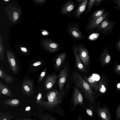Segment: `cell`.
I'll list each match as a JSON object with an SVG mask.
<instances>
[{
  "instance_id": "cell-1",
  "label": "cell",
  "mask_w": 120,
  "mask_h": 120,
  "mask_svg": "<svg viewBox=\"0 0 120 120\" xmlns=\"http://www.w3.org/2000/svg\"><path fill=\"white\" fill-rule=\"evenodd\" d=\"M65 93L64 91L56 90H50L47 92L45 97L42 99L38 105L47 109L54 108L61 102Z\"/></svg>"
},
{
  "instance_id": "cell-2",
  "label": "cell",
  "mask_w": 120,
  "mask_h": 120,
  "mask_svg": "<svg viewBox=\"0 0 120 120\" xmlns=\"http://www.w3.org/2000/svg\"><path fill=\"white\" fill-rule=\"evenodd\" d=\"M73 78L76 86L80 88L86 97L89 100L93 101L94 93L89 84L77 72L74 73Z\"/></svg>"
},
{
  "instance_id": "cell-3",
  "label": "cell",
  "mask_w": 120,
  "mask_h": 120,
  "mask_svg": "<svg viewBox=\"0 0 120 120\" xmlns=\"http://www.w3.org/2000/svg\"><path fill=\"white\" fill-rule=\"evenodd\" d=\"M115 24V21L110 20L108 18H107L95 28V30L100 33L107 36L112 32Z\"/></svg>"
},
{
  "instance_id": "cell-4",
  "label": "cell",
  "mask_w": 120,
  "mask_h": 120,
  "mask_svg": "<svg viewBox=\"0 0 120 120\" xmlns=\"http://www.w3.org/2000/svg\"><path fill=\"white\" fill-rule=\"evenodd\" d=\"M79 24L78 22L72 23L69 24L67 27L68 34L75 40H82L84 38L82 33L79 30Z\"/></svg>"
},
{
  "instance_id": "cell-5",
  "label": "cell",
  "mask_w": 120,
  "mask_h": 120,
  "mask_svg": "<svg viewBox=\"0 0 120 120\" xmlns=\"http://www.w3.org/2000/svg\"><path fill=\"white\" fill-rule=\"evenodd\" d=\"M78 47V54L80 60L84 66H88L90 63V57L88 51L86 47L80 44Z\"/></svg>"
},
{
  "instance_id": "cell-6",
  "label": "cell",
  "mask_w": 120,
  "mask_h": 120,
  "mask_svg": "<svg viewBox=\"0 0 120 120\" xmlns=\"http://www.w3.org/2000/svg\"><path fill=\"white\" fill-rule=\"evenodd\" d=\"M110 16V13L107 11L99 17L91 20L86 28V31L89 32L96 28L103 21L109 18Z\"/></svg>"
},
{
  "instance_id": "cell-7",
  "label": "cell",
  "mask_w": 120,
  "mask_h": 120,
  "mask_svg": "<svg viewBox=\"0 0 120 120\" xmlns=\"http://www.w3.org/2000/svg\"><path fill=\"white\" fill-rule=\"evenodd\" d=\"M22 88L23 94L30 97L33 93V83L29 79H25L22 83Z\"/></svg>"
},
{
  "instance_id": "cell-8",
  "label": "cell",
  "mask_w": 120,
  "mask_h": 120,
  "mask_svg": "<svg viewBox=\"0 0 120 120\" xmlns=\"http://www.w3.org/2000/svg\"><path fill=\"white\" fill-rule=\"evenodd\" d=\"M68 72V68L66 66H65L60 72L58 84L59 90L60 91H63L64 86L66 81Z\"/></svg>"
},
{
  "instance_id": "cell-9",
  "label": "cell",
  "mask_w": 120,
  "mask_h": 120,
  "mask_svg": "<svg viewBox=\"0 0 120 120\" xmlns=\"http://www.w3.org/2000/svg\"><path fill=\"white\" fill-rule=\"evenodd\" d=\"M75 7V4L73 0H68L61 7V13L63 15H67L71 13Z\"/></svg>"
},
{
  "instance_id": "cell-10",
  "label": "cell",
  "mask_w": 120,
  "mask_h": 120,
  "mask_svg": "<svg viewBox=\"0 0 120 120\" xmlns=\"http://www.w3.org/2000/svg\"><path fill=\"white\" fill-rule=\"evenodd\" d=\"M7 57L12 71L15 73H16L18 71V68L14 54L11 52L7 51Z\"/></svg>"
},
{
  "instance_id": "cell-11",
  "label": "cell",
  "mask_w": 120,
  "mask_h": 120,
  "mask_svg": "<svg viewBox=\"0 0 120 120\" xmlns=\"http://www.w3.org/2000/svg\"><path fill=\"white\" fill-rule=\"evenodd\" d=\"M73 101L74 104L75 106L78 104L82 105L83 103V99L82 95L76 85L74 89Z\"/></svg>"
},
{
  "instance_id": "cell-12",
  "label": "cell",
  "mask_w": 120,
  "mask_h": 120,
  "mask_svg": "<svg viewBox=\"0 0 120 120\" xmlns=\"http://www.w3.org/2000/svg\"><path fill=\"white\" fill-rule=\"evenodd\" d=\"M57 76L52 74L48 76L46 79L44 84V88L46 90L51 89L56 81Z\"/></svg>"
},
{
  "instance_id": "cell-13",
  "label": "cell",
  "mask_w": 120,
  "mask_h": 120,
  "mask_svg": "<svg viewBox=\"0 0 120 120\" xmlns=\"http://www.w3.org/2000/svg\"><path fill=\"white\" fill-rule=\"evenodd\" d=\"M73 50L75 59L76 65L77 68L82 72H86V68L80 61L79 56L78 46H74Z\"/></svg>"
},
{
  "instance_id": "cell-14",
  "label": "cell",
  "mask_w": 120,
  "mask_h": 120,
  "mask_svg": "<svg viewBox=\"0 0 120 120\" xmlns=\"http://www.w3.org/2000/svg\"><path fill=\"white\" fill-rule=\"evenodd\" d=\"M98 115L102 120H111L110 113L106 107L98 109Z\"/></svg>"
},
{
  "instance_id": "cell-15",
  "label": "cell",
  "mask_w": 120,
  "mask_h": 120,
  "mask_svg": "<svg viewBox=\"0 0 120 120\" xmlns=\"http://www.w3.org/2000/svg\"><path fill=\"white\" fill-rule=\"evenodd\" d=\"M88 1V0H83L78 8L75 13V16L77 19L80 18L84 12Z\"/></svg>"
},
{
  "instance_id": "cell-16",
  "label": "cell",
  "mask_w": 120,
  "mask_h": 120,
  "mask_svg": "<svg viewBox=\"0 0 120 120\" xmlns=\"http://www.w3.org/2000/svg\"><path fill=\"white\" fill-rule=\"evenodd\" d=\"M0 95L2 94L9 97H12L13 94L10 89L7 86L0 82Z\"/></svg>"
},
{
  "instance_id": "cell-17",
  "label": "cell",
  "mask_w": 120,
  "mask_h": 120,
  "mask_svg": "<svg viewBox=\"0 0 120 120\" xmlns=\"http://www.w3.org/2000/svg\"><path fill=\"white\" fill-rule=\"evenodd\" d=\"M66 52H64L58 56L55 63V67L57 69L60 68L64 61L66 55Z\"/></svg>"
},
{
  "instance_id": "cell-18",
  "label": "cell",
  "mask_w": 120,
  "mask_h": 120,
  "mask_svg": "<svg viewBox=\"0 0 120 120\" xmlns=\"http://www.w3.org/2000/svg\"><path fill=\"white\" fill-rule=\"evenodd\" d=\"M3 103L8 105L16 107L19 105L21 102L19 100L16 99H10L5 100Z\"/></svg>"
},
{
  "instance_id": "cell-19",
  "label": "cell",
  "mask_w": 120,
  "mask_h": 120,
  "mask_svg": "<svg viewBox=\"0 0 120 120\" xmlns=\"http://www.w3.org/2000/svg\"><path fill=\"white\" fill-rule=\"evenodd\" d=\"M0 78L4 79L8 84H10L13 81L12 78L7 74L1 68H0Z\"/></svg>"
},
{
  "instance_id": "cell-20",
  "label": "cell",
  "mask_w": 120,
  "mask_h": 120,
  "mask_svg": "<svg viewBox=\"0 0 120 120\" xmlns=\"http://www.w3.org/2000/svg\"><path fill=\"white\" fill-rule=\"evenodd\" d=\"M84 79L89 84L90 86L95 90H97L98 88V86L95 80L91 77L84 76Z\"/></svg>"
},
{
  "instance_id": "cell-21",
  "label": "cell",
  "mask_w": 120,
  "mask_h": 120,
  "mask_svg": "<svg viewBox=\"0 0 120 120\" xmlns=\"http://www.w3.org/2000/svg\"><path fill=\"white\" fill-rule=\"evenodd\" d=\"M105 11V10L104 8L95 11L91 15V20L95 19L101 16L106 12Z\"/></svg>"
},
{
  "instance_id": "cell-22",
  "label": "cell",
  "mask_w": 120,
  "mask_h": 120,
  "mask_svg": "<svg viewBox=\"0 0 120 120\" xmlns=\"http://www.w3.org/2000/svg\"><path fill=\"white\" fill-rule=\"evenodd\" d=\"M13 117L10 113L0 112V120H11Z\"/></svg>"
},
{
  "instance_id": "cell-23",
  "label": "cell",
  "mask_w": 120,
  "mask_h": 120,
  "mask_svg": "<svg viewBox=\"0 0 120 120\" xmlns=\"http://www.w3.org/2000/svg\"><path fill=\"white\" fill-rule=\"evenodd\" d=\"M95 0H89L88 3V7L87 9L86 15H87L91 10L93 5L94 4Z\"/></svg>"
},
{
  "instance_id": "cell-24",
  "label": "cell",
  "mask_w": 120,
  "mask_h": 120,
  "mask_svg": "<svg viewBox=\"0 0 120 120\" xmlns=\"http://www.w3.org/2000/svg\"><path fill=\"white\" fill-rule=\"evenodd\" d=\"M110 1L116 4L113 8L120 11V0H111Z\"/></svg>"
},
{
  "instance_id": "cell-25",
  "label": "cell",
  "mask_w": 120,
  "mask_h": 120,
  "mask_svg": "<svg viewBox=\"0 0 120 120\" xmlns=\"http://www.w3.org/2000/svg\"><path fill=\"white\" fill-rule=\"evenodd\" d=\"M99 36L98 33H94L91 34L88 37V39L91 41L94 40L98 38Z\"/></svg>"
},
{
  "instance_id": "cell-26",
  "label": "cell",
  "mask_w": 120,
  "mask_h": 120,
  "mask_svg": "<svg viewBox=\"0 0 120 120\" xmlns=\"http://www.w3.org/2000/svg\"><path fill=\"white\" fill-rule=\"evenodd\" d=\"M41 117V120H56L55 118L47 114H42Z\"/></svg>"
},
{
  "instance_id": "cell-27",
  "label": "cell",
  "mask_w": 120,
  "mask_h": 120,
  "mask_svg": "<svg viewBox=\"0 0 120 120\" xmlns=\"http://www.w3.org/2000/svg\"><path fill=\"white\" fill-rule=\"evenodd\" d=\"M47 69V68L44 69L41 73L38 79L39 82H40L45 77L46 75Z\"/></svg>"
},
{
  "instance_id": "cell-28",
  "label": "cell",
  "mask_w": 120,
  "mask_h": 120,
  "mask_svg": "<svg viewBox=\"0 0 120 120\" xmlns=\"http://www.w3.org/2000/svg\"><path fill=\"white\" fill-rule=\"evenodd\" d=\"M42 95L41 93L39 92L36 97V102L37 104H39L42 100Z\"/></svg>"
},
{
  "instance_id": "cell-29",
  "label": "cell",
  "mask_w": 120,
  "mask_h": 120,
  "mask_svg": "<svg viewBox=\"0 0 120 120\" xmlns=\"http://www.w3.org/2000/svg\"><path fill=\"white\" fill-rule=\"evenodd\" d=\"M116 120H119L120 119V104L118 107L116 111Z\"/></svg>"
},
{
  "instance_id": "cell-30",
  "label": "cell",
  "mask_w": 120,
  "mask_h": 120,
  "mask_svg": "<svg viewBox=\"0 0 120 120\" xmlns=\"http://www.w3.org/2000/svg\"><path fill=\"white\" fill-rule=\"evenodd\" d=\"M104 0H95L94 5L95 6H99L101 4Z\"/></svg>"
},
{
  "instance_id": "cell-31",
  "label": "cell",
  "mask_w": 120,
  "mask_h": 120,
  "mask_svg": "<svg viewBox=\"0 0 120 120\" xmlns=\"http://www.w3.org/2000/svg\"><path fill=\"white\" fill-rule=\"evenodd\" d=\"M86 112L87 114L90 116L92 117L93 116V112L92 110L89 109H86Z\"/></svg>"
},
{
  "instance_id": "cell-32",
  "label": "cell",
  "mask_w": 120,
  "mask_h": 120,
  "mask_svg": "<svg viewBox=\"0 0 120 120\" xmlns=\"http://www.w3.org/2000/svg\"><path fill=\"white\" fill-rule=\"evenodd\" d=\"M119 40L116 43L115 46L116 49L120 50V37H119Z\"/></svg>"
},
{
  "instance_id": "cell-33",
  "label": "cell",
  "mask_w": 120,
  "mask_h": 120,
  "mask_svg": "<svg viewBox=\"0 0 120 120\" xmlns=\"http://www.w3.org/2000/svg\"><path fill=\"white\" fill-rule=\"evenodd\" d=\"M42 64V62L41 61H38L32 64L33 66L36 67Z\"/></svg>"
},
{
  "instance_id": "cell-34",
  "label": "cell",
  "mask_w": 120,
  "mask_h": 120,
  "mask_svg": "<svg viewBox=\"0 0 120 120\" xmlns=\"http://www.w3.org/2000/svg\"><path fill=\"white\" fill-rule=\"evenodd\" d=\"M13 17L14 19L17 20L19 18V15L18 13L16 12H15L13 14Z\"/></svg>"
},
{
  "instance_id": "cell-35",
  "label": "cell",
  "mask_w": 120,
  "mask_h": 120,
  "mask_svg": "<svg viewBox=\"0 0 120 120\" xmlns=\"http://www.w3.org/2000/svg\"><path fill=\"white\" fill-rule=\"evenodd\" d=\"M106 89L103 85H101V87L100 89V91L102 93H104L106 91Z\"/></svg>"
},
{
  "instance_id": "cell-36",
  "label": "cell",
  "mask_w": 120,
  "mask_h": 120,
  "mask_svg": "<svg viewBox=\"0 0 120 120\" xmlns=\"http://www.w3.org/2000/svg\"><path fill=\"white\" fill-rule=\"evenodd\" d=\"M111 59L110 56L109 55H108L106 57L105 61L106 63L109 62L110 61Z\"/></svg>"
},
{
  "instance_id": "cell-37",
  "label": "cell",
  "mask_w": 120,
  "mask_h": 120,
  "mask_svg": "<svg viewBox=\"0 0 120 120\" xmlns=\"http://www.w3.org/2000/svg\"><path fill=\"white\" fill-rule=\"evenodd\" d=\"M21 49L24 52H27L26 49L25 48L22 47Z\"/></svg>"
},
{
  "instance_id": "cell-38",
  "label": "cell",
  "mask_w": 120,
  "mask_h": 120,
  "mask_svg": "<svg viewBox=\"0 0 120 120\" xmlns=\"http://www.w3.org/2000/svg\"><path fill=\"white\" fill-rule=\"evenodd\" d=\"M15 120H34L29 119H18Z\"/></svg>"
},
{
  "instance_id": "cell-39",
  "label": "cell",
  "mask_w": 120,
  "mask_h": 120,
  "mask_svg": "<svg viewBox=\"0 0 120 120\" xmlns=\"http://www.w3.org/2000/svg\"><path fill=\"white\" fill-rule=\"evenodd\" d=\"M83 0H76V1L77 2L79 3H81L83 1Z\"/></svg>"
},
{
  "instance_id": "cell-40",
  "label": "cell",
  "mask_w": 120,
  "mask_h": 120,
  "mask_svg": "<svg viewBox=\"0 0 120 120\" xmlns=\"http://www.w3.org/2000/svg\"><path fill=\"white\" fill-rule=\"evenodd\" d=\"M42 34L43 35H44L46 34H48V33L44 31L42 33Z\"/></svg>"
},
{
  "instance_id": "cell-41",
  "label": "cell",
  "mask_w": 120,
  "mask_h": 120,
  "mask_svg": "<svg viewBox=\"0 0 120 120\" xmlns=\"http://www.w3.org/2000/svg\"><path fill=\"white\" fill-rule=\"evenodd\" d=\"M78 120H82L81 117L79 116L78 117Z\"/></svg>"
},
{
  "instance_id": "cell-42",
  "label": "cell",
  "mask_w": 120,
  "mask_h": 120,
  "mask_svg": "<svg viewBox=\"0 0 120 120\" xmlns=\"http://www.w3.org/2000/svg\"><path fill=\"white\" fill-rule=\"evenodd\" d=\"M117 87L118 88H119L120 87V83L118 84L117 85Z\"/></svg>"
},
{
  "instance_id": "cell-43",
  "label": "cell",
  "mask_w": 120,
  "mask_h": 120,
  "mask_svg": "<svg viewBox=\"0 0 120 120\" xmlns=\"http://www.w3.org/2000/svg\"><path fill=\"white\" fill-rule=\"evenodd\" d=\"M118 68L119 70H120V65L118 66Z\"/></svg>"
}]
</instances>
